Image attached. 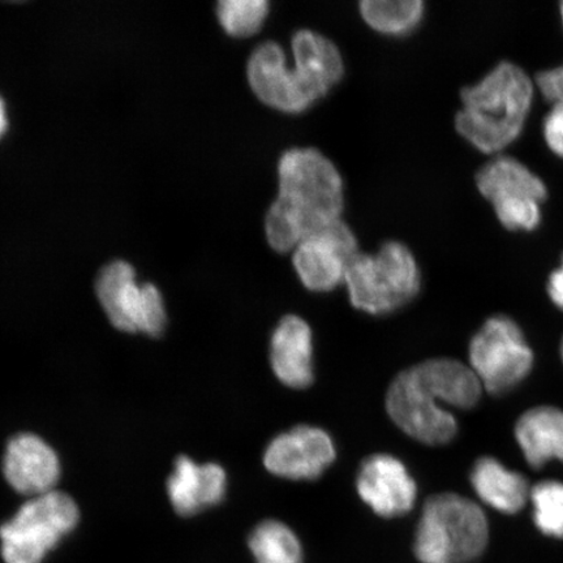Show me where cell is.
<instances>
[{
	"label": "cell",
	"mask_w": 563,
	"mask_h": 563,
	"mask_svg": "<svg viewBox=\"0 0 563 563\" xmlns=\"http://www.w3.org/2000/svg\"><path fill=\"white\" fill-rule=\"evenodd\" d=\"M483 389L466 364L431 358L394 378L386 394V411L411 439L424 445H446L456 435L457 422L441 404L468 410L481 400Z\"/></svg>",
	"instance_id": "cell-1"
},
{
	"label": "cell",
	"mask_w": 563,
	"mask_h": 563,
	"mask_svg": "<svg viewBox=\"0 0 563 563\" xmlns=\"http://www.w3.org/2000/svg\"><path fill=\"white\" fill-rule=\"evenodd\" d=\"M279 194L265 218L274 251L297 249L306 238L342 220L343 180L333 162L313 147H294L278 164Z\"/></svg>",
	"instance_id": "cell-2"
},
{
	"label": "cell",
	"mask_w": 563,
	"mask_h": 563,
	"mask_svg": "<svg viewBox=\"0 0 563 563\" xmlns=\"http://www.w3.org/2000/svg\"><path fill=\"white\" fill-rule=\"evenodd\" d=\"M463 109L455 126L478 151L495 154L522 132L533 100V86L522 68L504 62L461 93Z\"/></svg>",
	"instance_id": "cell-3"
},
{
	"label": "cell",
	"mask_w": 563,
	"mask_h": 563,
	"mask_svg": "<svg viewBox=\"0 0 563 563\" xmlns=\"http://www.w3.org/2000/svg\"><path fill=\"white\" fill-rule=\"evenodd\" d=\"M489 527L481 506L455 493L429 497L415 537L421 563H468L488 545Z\"/></svg>",
	"instance_id": "cell-4"
},
{
	"label": "cell",
	"mask_w": 563,
	"mask_h": 563,
	"mask_svg": "<svg viewBox=\"0 0 563 563\" xmlns=\"http://www.w3.org/2000/svg\"><path fill=\"white\" fill-rule=\"evenodd\" d=\"M352 306L382 316L398 311L417 298L420 272L410 250L399 242H387L376 255L356 253L347 266Z\"/></svg>",
	"instance_id": "cell-5"
},
{
	"label": "cell",
	"mask_w": 563,
	"mask_h": 563,
	"mask_svg": "<svg viewBox=\"0 0 563 563\" xmlns=\"http://www.w3.org/2000/svg\"><path fill=\"white\" fill-rule=\"evenodd\" d=\"M80 520L75 499L53 490L25 503L0 527L5 563H42Z\"/></svg>",
	"instance_id": "cell-6"
},
{
	"label": "cell",
	"mask_w": 563,
	"mask_h": 563,
	"mask_svg": "<svg viewBox=\"0 0 563 563\" xmlns=\"http://www.w3.org/2000/svg\"><path fill=\"white\" fill-rule=\"evenodd\" d=\"M96 294L111 325L124 333L158 338L165 332L164 298L152 284L139 285L125 262H112L98 273Z\"/></svg>",
	"instance_id": "cell-7"
},
{
	"label": "cell",
	"mask_w": 563,
	"mask_h": 563,
	"mask_svg": "<svg viewBox=\"0 0 563 563\" xmlns=\"http://www.w3.org/2000/svg\"><path fill=\"white\" fill-rule=\"evenodd\" d=\"M470 363L484 389L498 396L530 375L533 352L516 321L508 316H495L471 341Z\"/></svg>",
	"instance_id": "cell-8"
},
{
	"label": "cell",
	"mask_w": 563,
	"mask_h": 563,
	"mask_svg": "<svg viewBox=\"0 0 563 563\" xmlns=\"http://www.w3.org/2000/svg\"><path fill=\"white\" fill-rule=\"evenodd\" d=\"M476 183L506 229L532 231L539 227L547 187L522 162L506 156L493 158L477 173Z\"/></svg>",
	"instance_id": "cell-9"
},
{
	"label": "cell",
	"mask_w": 563,
	"mask_h": 563,
	"mask_svg": "<svg viewBox=\"0 0 563 563\" xmlns=\"http://www.w3.org/2000/svg\"><path fill=\"white\" fill-rule=\"evenodd\" d=\"M246 76L260 100L288 114H299L321 98L297 68L287 67L286 54L277 42L267 41L255 48Z\"/></svg>",
	"instance_id": "cell-10"
},
{
	"label": "cell",
	"mask_w": 563,
	"mask_h": 563,
	"mask_svg": "<svg viewBox=\"0 0 563 563\" xmlns=\"http://www.w3.org/2000/svg\"><path fill=\"white\" fill-rule=\"evenodd\" d=\"M294 266L308 290L328 292L346 277L357 253L354 232L342 220L308 236L294 250Z\"/></svg>",
	"instance_id": "cell-11"
},
{
	"label": "cell",
	"mask_w": 563,
	"mask_h": 563,
	"mask_svg": "<svg viewBox=\"0 0 563 563\" xmlns=\"http://www.w3.org/2000/svg\"><path fill=\"white\" fill-rule=\"evenodd\" d=\"M335 461L332 438L321 428L299 426L274 439L264 454L271 474L313 482Z\"/></svg>",
	"instance_id": "cell-12"
},
{
	"label": "cell",
	"mask_w": 563,
	"mask_h": 563,
	"mask_svg": "<svg viewBox=\"0 0 563 563\" xmlns=\"http://www.w3.org/2000/svg\"><path fill=\"white\" fill-rule=\"evenodd\" d=\"M358 496L383 518L402 517L417 501L418 487L402 462L376 454L362 464L356 478Z\"/></svg>",
	"instance_id": "cell-13"
},
{
	"label": "cell",
	"mask_w": 563,
	"mask_h": 563,
	"mask_svg": "<svg viewBox=\"0 0 563 563\" xmlns=\"http://www.w3.org/2000/svg\"><path fill=\"white\" fill-rule=\"evenodd\" d=\"M3 475L20 495L32 498L46 495L59 482V457L38 435L20 433L7 445Z\"/></svg>",
	"instance_id": "cell-14"
},
{
	"label": "cell",
	"mask_w": 563,
	"mask_h": 563,
	"mask_svg": "<svg viewBox=\"0 0 563 563\" xmlns=\"http://www.w3.org/2000/svg\"><path fill=\"white\" fill-rule=\"evenodd\" d=\"M228 476L217 463L196 464L191 457H176L167 493L176 514L183 518L213 508L227 495Z\"/></svg>",
	"instance_id": "cell-15"
},
{
	"label": "cell",
	"mask_w": 563,
	"mask_h": 563,
	"mask_svg": "<svg viewBox=\"0 0 563 563\" xmlns=\"http://www.w3.org/2000/svg\"><path fill=\"white\" fill-rule=\"evenodd\" d=\"M312 330L299 316L287 314L274 330L271 342L273 372L291 389H307L313 384Z\"/></svg>",
	"instance_id": "cell-16"
},
{
	"label": "cell",
	"mask_w": 563,
	"mask_h": 563,
	"mask_svg": "<svg viewBox=\"0 0 563 563\" xmlns=\"http://www.w3.org/2000/svg\"><path fill=\"white\" fill-rule=\"evenodd\" d=\"M516 439L531 467L554 460L563 463V411L552 406L531 408L517 421Z\"/></svg>",
	"instance_id": "cell-17"
},
{
	"label": "cell",
	"mask_w": 563,
	"mask_h": 563,
	"mask_svg": "<svg viewBox=\"0 0 563 563\" xmlns=\"http://www.w3.org/2000/svg\"><path fill=\"white\" fill-rule=\"evenodd\" d=\"M291 46L295 68L321 98L342 80L344 65L334 42L320 33L301 30L294 34Z\"/></svg>",
	"instance_id": "cell-18"
},
{
	"label": "cell",
	"mask_w": 563,
	"mask_h": 563,
	"mask_svg": "<svg viewBox=\"0 0 563 563\" xmlns=\"http://www.w3.org/2000/svg\"><path fill=\"white\" fill-rule=\"evenodd\" d=\"M471 484L485 504L505 514L522 510L531 493L523 475L506 468L492 456L477 460L471 473Z\"/></svg>",
	"instance_id": "cell-19"
},
{
	"label": "cell",
	"mask_w": 563,
	"mask_h": 563,
	"mask_svg": "<svg viewBox=\"0 0 563 563\" xmlns=\"http://www.w3.org/2000/svg\"><path fill=\"white\" fill-rule=\"evenodd\" d=\"M249 547L256 563H302L300 541L279 520H264L250 534Z\"/></svg>",
	"instance_id": "cell-20"
},
{
	"label": "cell",
	"mask_w": 563,
	"mask_h": 563,
	"mask_svg": "<svg viewBox=\"0 0 563 563\" xmlns=\"http://www.w3.org/2000/svg\"><path fill=\"white\" fill-rule=\"evenodd\" d=\"M424 7L421 0H363L361 12L373 30L404 35L417 30Z\"/></svg>",
	"instance_id": "cell-21"
},
{
	"label": "cell",
	"mask_w": 563,
	"mask_h": 563,
	"mask_svg": "<svg viewBox=\"0 0 563 563\" xmlns=\"http://www.w3.org/2000/svg\"><path fill=\"white\" fill-rule=\"evenodd\" d=\"M266 0H221L217 15L223 30L234 37H249L263 26L269 13Z\"/></svg>",
	"instance_id": "cell-22"
},
{
	"label": "cell",
	"mask_w": 563,
	"mask_h": 563,
	"mask_svg": "<svg viewBox=\"0 0 563 563\" xmlns=\"http://www.w3.org/2000/svg\"><path fill=\"white\" fill-rule=\"evenodd\" d=\"M533 520L541 533L563 539V484L541 482L531 489Z\"/></svg>",
	"instance_id": "cell-23"
},
{
	"label": "cell",
	"mask_w": 563,
	"mask_h": 563,
	"mask_svg": "<svg viewBox=\"0 0 563 563\" xmlns=\"http://www.w3.org/2000/svg\"><path fill=\"white\" fill-rule=\"evenodd\" d=\"M544 136L551 151L563 158V103L554 104L545 118Z\"/></svg>",
	"instance_id": "cell-24"
},
{
	"label": "cell",
	"mask_w": 563,
	"mask_h": 563,
	"mask_svg": "<svg viewBox=\"0 0 563 563\" xmlns=\"http://www.w3.org/2000/svg\"><path fill=\"white\" fill-rule=\"evenodd\" d=\"M537 84L549 102L563 103V66L539 74Z\"/></svg>",
	"instance_id": "cell-25"
},
{
	"label": "cell",
	"mask_w": 563,
	"mask_h": 563,
	"mask_svg": "<svg viewBox=\"0 0 563 563\" xmlns=\"http://www.w3.org/2000/svg\"><path fill=\"white\" fill-rule=\"evenodd\" d=\"M548 294L554 305L563 311V260L559 269L554 271L549 278Z\"/></svg>",
	"instance_id": "cell-26"
},
{
	"label": "cell",
	"mask_w": 563,
	"mask_h": 563,
	"mask_svg": "<svg viewBox=\"0 0 563 563\" xmlns=\"http://www.w3.org/2000/svg\"><path fill=\"white\" fill-rule=\"evenodd\" d=\"M5 129H7L5 108H4V102L2 100V97H0V136L3 135Z\"/></svg>",
	"instance_id": "cell-27"
},
{
	"label": "cell",
	"mask_w": 563,
	"mask_h": 563,
	"mask_svg": "<svg viewBox=\"0 0 563 563\" xmlns=\"http://www.w3.org/2000/svg\"><path fill=\"white\" fill-rule=\"evenodd\" d=\"M561 357H562V362H563V338H562V343H561Z\"/></svg>",
	"instance_id": "cell-28"
},
{
	"label": "cell",
	"mask_w": 563,
	"mask_h": 563,
	"mask_svg": "<svg viewBox=\"0 0 563 563\" xmlns=\"http://www.w3.org/2000/svg\"><path fill=\"white\" fill-rule=\"evenodd\" d=\"M561 15H562V21H563V3L561 4Z\"/></svg>",
	"instance_id": "cell-29"
}]
</instances>
